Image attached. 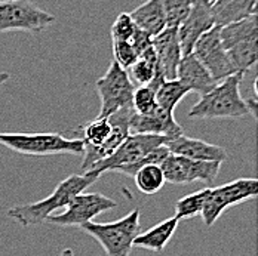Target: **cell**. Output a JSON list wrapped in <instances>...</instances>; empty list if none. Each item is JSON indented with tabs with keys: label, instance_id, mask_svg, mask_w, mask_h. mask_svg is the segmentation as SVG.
I'll list each match as a JSON object with an SVG mask.
<instances>
[{
	"label": "cell",
	"instance_id": "1",
	"mask_svg": "<svg viewBox=\"0 0 258 256\" xmlns=\"http://www.w3.org/2000/svg\"><path fill=\"white\" fill-rule=\"evenodd\" d=\"M101 175L97 172H83L70 175L69 178L62 180L52 191L46 199L27 203V205H18L11 207L8 210V216L17 221L23 227H33L45 222L48 216L53 215L55 210L62 209L70 203V200L79 194L83 193L89 185H92Z\"/></svg>",
	"mask_w": 258,
	"mask_h": 256
},
{
	"label": "cell",
	"instance_id": "2",
	"mask_svg": "<svg viewBox=\"0 0 258 256\" xmlns=\"http://www.w3.org/2000/svg\"><path fill=\"white\" fill-rule=\"evenodd\" d=\"M243 73H234L220 80L208 94L195 104L188 119H239L251 114L246 101L240 95Z\"/></svg>",
	"mask_w": 258,
	"mask_h": 256
},
{
	"label": "cell",
	"instance_id": "3",
	"mask_svg": "<svg viewBox=\"0 0 258 256\" xmlns=\"http://www.w3.org/2000/svg\"><path fill=\"white\" fill-rule=\"evenodd\" d=\"M220 39L229 53L234 71L251 70L258 59L257 14H252L236 23L220 27Z\"/></svg>",
	"mask_w": 258,
	"mask_h": 256
},
{
	"label": "cell",
	"instance_id": "4",
	"mask_svg": "<svg viewBox=\"0 0 258 256\" xmlns=\"http://www.w3.org/2000/svg\"><path fill=\"white\" fill-rule=\"evenodd\" d=\"M0 145L24 155H83L82 138L69 139L59 133H6L0 132Z\"/></svg>",
	"mask_w": 258,
	"mask_h": 256
},
{
	"label": "cell",
	"instance_id": "5",
	"mask_svg": "<svg viewBox=\"0 0 258 256\" xmlns=\"http://www.w3.org/2000/svg\"><path fill=\"white\" fill-rule=\"evenodd\" d=\"M92 235L107 256H129L134 238L140 234V209L131 210L126 216L113 222H86L80 227Z\"/></svg>",
	"mask_w": 258,
	"mask_h": 256
},
{
	"label": "cell",
	"instance_id": "6",
	"mask_svg": "<svg viewBox=\"0 0 258 256\" xmlns=\"http://www.w3.org/2000/svg\"><path fill=\"white\" fill-rule=\"evenodd\" d=\"M257 196L258 181L255 178H239L224 185L209 188L204 210L201 213L204 224L207 227H212L229 207L252 200Z\"/></svg>",
	"mask_w": 258,
	"mask_h": 256
},
{
	"label": "cell",
	"instance_id": "7",
	"mask_svg": "<svg viewBox=\"0 0 258 256\" xmlns=\"http://www.w3.org/2000/svg\"><path fill=\"white\" fill-rule=\"evenodd\" d=\"M56 18L40 9L31 0H0V33L31 31L40 33Z\"/></svg>",
	"mask_w": 258,
	"mask_h": 256
},
{
	"label": "cell",
	"instance_id": "8",
	"mask_svg": "<svg viewBox=\"0 0 258 256\" xmlns=\"http://www.w3.org/2000/svg\"><path fill=\"white\" fill-rule=\"evenodd\" d=\"M169 138L162 136V135H150V133H131L128 135L122 144L103 160L98 163L92 164L88 172H97V174H104V172H117L119 169L131 166L141 160L144 155L150 153L157 147L163 145Z\"/></svg>",
	"mask_w": 258,
	"mask_h": 256
},
{
	"label": "cell",
	"instance_id": "9",
	"mask_svg": "<svg viewBox=\"0 0 258 256\" xmlns=\"http://www.w3.org/2000/svg\"><path fill=\"white\" fill-rule=\"evenodd\" d=\"M97 91L101 101V117H108L119 110L132 107L135 84L129 78L128 71L113 61L101 78L97 80Z\"/></svg>",
	"mask_w": 258,
	"mask_h": 256
},
{
	"label": "cell",
	"instance_id": "10",
	"mask_svg": "<svg viewBox=\"0 0 258 256\" xmlns=\"http://www.w3.org/2000/svg\"><path fill=\"white\" fill-rule=\"evenodd\" d=\"M116 207V202L100 193H79L66 206L62 213L48 216L46 222L58 227H82L100 213Z\"/></svg>",
	"mask_w": 258,
	"mask_h": 256
},
{
	"label": "cell",
	"instance_id": "11",
	"mask_svg": "<svg viewBox=\"0 0 258 256\" xmlns=\"http://www.w3.org/2000/svg\"><path fill=\"white\" fill-rule=\"evenodd\" d=\"M221 164L223 163L220 161L193 160V158L169 153L160 166L166 182L174 185H185L196 181L211 184L218 177Z\"/></svg>",
	"mask_w": 258,
	"mask_h": 256
},
{
	"label": "cell",
	"instance_id": "12",
	"mask_svg": "<svg viewBox=\"0 0 258 256\" xmlns=\"http://www.w3.org/2000/svg\"><path fill=\"white\" fill-rule=\"evenodd\" d=\"M191 53L205 65L211 76L217 81L234 74V67L229 58V53L220 39V27H212L195 43Z\"/></svg>",
	"mask_w": 258,
	"mask_h": 256
},
{
	"label": "cell",
	"instance_id": "13",
	"mask_svg": "<svg viewBox=\"0 0 258 256\" xmlns=\"http://www.w3.org/2000/svg\"><path fill=\"white\" fill-rule=\"evenodd\" d=\"M212 27H215V24L209 3L207 0H195L187 17L177 27L182 56L191 53L199 37L209 31Z\"/></svg>",
	"mask_w": 258,
	"mask_h": 256
},
{
	"label": "cell",
	"instance_id": "14",
	"mask_svg": "<svg viewBox=\"0 0 258 256\" xmlns=\"http://www.w3.org/2000/svg\"><path fill=\"white\" fill-rule=\"evenodd\" d=\"M152 45L155 49L159 70L166 80L177 77V68L182 58L177 27H166L163 31L153 36Z\"/></svg>",
	"mask_w": 258,
	"mask_h": 256
},
{
	"label": "cell",
	"instance_id": "15",
	"mask_svg": "<svg viewBox=\"0 0 258 256\" xmlns=\"http://www.w3.org/2000/svg\"><path fill=\"white\" fill-rule=\"evenodd\" d=\"M131 133H150L162 135L166 138H174L182 133V128L177 123L174 113H169L160 107H156L150 114H134L129 120Z\"/></svg>",
	"mask_w": 258,
	"mask_h": 256
},
{
	"label": "cell",
	"instance_id": "16",
	"mask_svg": "<svg viewBox=\"0 0 258 256\" xmlns=\"http://www.w3.org/2000/svg\"><path fill=\"white\" fill-rule=\"evenodd\" d=\"M165 147L169 150L171 154H177V155H182V157L193 158V160H202V161L223 163L227 157V153L223 147L209 144L202 139L185 136L184 133L169 138L165 142Z\"/></svg>",
	"mask_w": 258,
	"mask_h": 256
},
{
	"label": "cell",
	"instance_id": "17",
	"mask_svg": "<svg viewBox=\"0 0 258 256\" xmlns=\"http://www.w3.org/2000/svg\"><path fill=\"white\" fill-rule=\"evenodd\" d=\"M175 78L190 92H196L201 97L208 94L218 83L193 53L184 55L181 58Z\"/></svg>",
	"mask_w": 258,
	"mask_h": 256
},
{
	"label": "cell",
	"instance_id": "18",
	"mask_svg": "<svg viewBox=\"0 0 258 256\" xmlns=\"http://www.w3.org/2000/svg\"><path fill=\"white\" fill-rule=\"evenodd\" d=\"M214 24L224 27L257 14V0H207Z\"/></svg>",
	"mask_w": 258,
	"mask_h": 256
},
{
	"label": "cell",
	"instance_id": "19",
	"mask_svg": "<svg viewBox=\"0 0 258 256\" xmlns=\"http://www.w3.org/2000/svg\"><path fill=\"white\" fill-rule=\"evenodd\" d=\"M137 28L152 37L166 28V11L163 0H147L131 12Z\"/></svg>",
	"mask_w": 258,
	"mask_h": 256
},
{
	"label": "cell",
	"instance_id": "20",
	"mask_svg": "<svg viewBox=\"0 0 258 256\" xmlns=\"http://www.w3.org/2000/svg\"><path fill=\"white\" fill-rule=\"evenodd\" d=\"M178 224H180V221L175 216L168 218V219L156 224L155 227H152L147 231L138 234L134 238L132 246L134 247H140V249H146V250H152V252H156V253H160V252L165 250L166 244L169 243V240L175 234V231L178 228Z\"/></svg>",
	"mask_w": 258,
	"mask_h": 256
},
{
	"label": "cell",
	"instance_id": "21",
	"mask_svg": "<svg viewBox=\"0 0 258 256\" xmlns=\"http://www.w3.org/2000/svg\"><path fill=\"white\" fill-rule=\"evenodd\" d=\"M159 70V65H157V58H156L155 49H153V45L143 52L138 59L129 67L128 74L129 78L132 80V83L135 86H144V84H149L153 81L156 73Z\"/></svg>",
	"mask_w": 258,
	"mask_h": 256
},
{
	"label": "cell",
	"instance_id": "22",
	"mask_svg": "<svg viewBox=\"0 0 258 256\" xmlns=\"http://www.w3.org/2000/svg\"><path fill=\"white\" fill-rule=\"evenodd\" d=\"M111 132H113V125L108 120V117L98 116L92 122L86 123L82 128V133H83L82 141H83L85 150H97L103 147L108 141V138L111 136Z\"/></svg>",
	"mask_w": 258,
	"mask_h": 256
},
{
	"label": "cell",
	"instance_id": "23",
	"mask_svg": "<svg viewBox=\"0 0 258 256\" xmlns=\"http://www.w3.org/2000/svg\"><path fill=\"white\" fill-rule=\"evenodd\" d=\"M188 94L190 91L184 84H181L177 78L163 80L156 89V103H157V107L169 113H174L177 105L181 103V100Z\"/></svg>",
	"mask_w": 258,
	"mask_h": 256
},
{
	"label": "cell",
	"instance_id": "24",
	"mask_svg": "<svg viewBox=\"0 0 258 256\" xmlns=\"http://www.w3.org/2000/svg\"><path fill=\"white\" fill-rule=\"evenodd\" d=\"M134 180H135L137 188L143 194H147V196L159 193L162 190V187L166 184L160 164H146V166L140 167L135 172Z\"/></svg>",
	"mask_w": 258,
	"mask_h": 256
},
{
	"label": "cell",
	"instance_id": "25",
	"mask_svg": "<svg viewBox=\"0 0 258 256\" xmlns=\"http://www.w3.org/2000/svg\"><path fill=\"white\" fill-rule=\"evenodd\" d=\"M208 193L209 188H204L201 191H195L188 196L181 197L175 203V218L181 221V219H191L195 216H199L204 210Z\"/></svg>",
	"mask_w": 258,
	"mask_h": 256
},
{
	"label": "cell",
	"instance_id": "26",
	"mask_svg": "<svg viewBox=\"0 0 258 256\" xmlns=\"http://www.w3.org/2000/svg\"><path fill=\"white\" fill-rule=\"evenodd\" d=\"M156 86L153 84H144V86H135L134 95H132V108L137 114H150L155 111L156 103Z\"/></svg>",
	"mask_w": 258,
	"mask_h": 256
},
{
	"label": "cell",
	"instance_id": "27",
	"mask_svg": "<svg viewBox=\"0 0 258 256\" xmlns=\"http://www.w3.org/2000/svg\"><path fill=\"white\" fill-rule=\"evenodd\" d=\"M195 0H163L166 11V26L178 27L187 17Z\"/></svg>",
	"mask_w": 258,
	"mask_h": 256
},
{
	"label": "cell",
	"instance_id": "28",
	"mask_svg": "<svg viewBox=\"0 0 258 256\" xmlns=\"http://www.w3.org/2000/svg\"><path fill=\"white\" fill-rule=\"evenodd\" d=\"M113 61H116L122 68L128 70L140 55L129 40H113Z\"/></svg>",
	"mask_w": 258,
	"mask_h": 256
},
{
	"label": "cell",
	"instance_id": "29",
	"mask_svg": "<svg viewBox=\"0 0 258 256\" xmlns=\"http://www.w3.org/2000/svg\"><path fill=\"white\" fill-rule=\"evenodd\" d=\"M137 31V26L128 12H122L116 17L111 26V37L113 40H131Z\"/></svg>",
	"mask_w": 258,
	"mask_h": 256
},
{
	"label": "cell",
	"instance_id": "30",
	"mask_svg": "<svg viewBox=\"0 0 258 256\" xmlns=\"http://www.w3.org/2000/svg\"><path fill=\"white\" fill-rule=\"evenodd\" d=\"M9 78H11V76H9L6 71H0V86H2L3 83H6Z\"/></svg>",
	"mask_w": 258,
	"mask_h": 256
},
{
	"label": "cell",
	"instance_id": "31",
	"mask_svg": "<svg viewBox=\"0 0 258 256\" xmlns=\"http://www.w3.org/2000/svg\"><path fill=\"white\" fill-rule=\"evenodd\" d=\"M59 256H75V253H73L72 249H64V250L59 253Z\"/></svg>",
	"mask_w": 258,
	"mask_h": 256
}]
</instances>
